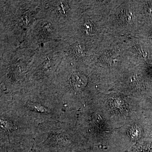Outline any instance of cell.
<instances>
[{"label":"cell","instance_id":"cell-1","mask_svg":"<svg viewBox=\"0 0 152 152\" xmlns=\"http://www.w3.org/2000/svg\"><path fill=\"white\" fill-rule=\"evenodd\" d=\"M7 97L14 110L38 125L61 121L66 110L61 97L52 93H30Z\"/></svg>","mask_w":152,"mask_h":152},{"label":"cell","instance_id":"cell-2","mask_svg":"<svg viewBox=\"0 0 152 152\" xmlns=\"http://www.w3.org/2000/svg\"><path fill=\"white\" fill-rule=\"evenodd\" d=\"M0 122V144L34 146L38 124L14 110L5 95L1 97Z\"/></svg>","mask_w":152,"mask_h":152},{"label":"cell","instance_id":"cell-3","mask_svg":"<svg viewBox=\"0 0 152 152\" xmlns=\"http://www.w3.org/2000/svg\"><path fill=\"white\" fill-rule=\"evenodd\" d=\"M78 136L73 124L61 121L41 123L32 152H74Z\"/></svg>","mask_w":152,"mask_h":152},{"label":"cell","instance_id":"cell-4","mask_svg":"<svg viewBox=\"0 0 152 152\" xmlns=\"http://www.w3.org/2000/svg\"><path fill=\"white\" fill-rule=\"evenodd\" d=\"M33 147L22 144L5 143L1 144V152H31Z\"/></svg>","mask_w":152,"mask_h":152},{"label":"cell","instance_id":"cell-5","mask_svg":"<svg viewBox=\"0 0 152 152\" xmlns=\"http://www.w3.org/2000/svg\"><path fill=\"white\" fill-rule=\"evenodd\" d=\"M120 18L124 22H130L134 18V13L130 10H124L120 14Z\"/></svg>","mask_w":152,"mask_h":152},{"label":"cell","instance_id":"cell-6","mask_svg":"<svg viewBox=\"0 0 152 152\" xmlns=\"http://www.w3.org/2000/svg\"><path fill=\"white\" fill-rule=\"evenodd\" d=\"M103 59L106 62H107L108 63H113L114 61H116L114 59H117L114 57V54L112 53H109L105 54L103 56Z\"/></svg>","mask_w":152,"mask_h":152},{"label":"cell","instance_id":"cell-7","mask_svg":"<svg viewBox=\"0 0 152 152\" xmlns=\"http://www.w3.org/2000/svg\"><path fill=\"white\" fill-rule=\"evenodd\" d=\"M85 29V31L87 33L90 34L93 31V24L91 23L90 22H86L84 25Z\"/></svg>","mask_w":152,"mask_h":152},{"label":"cell","instance_id":"cell-8","mask_svg":"<svg viewBox=\"0 0 152 152\" xmlns=\"http://www.w3.org/2000/svg\"><path fill=\"white\" fill-rule=\"evenodd\" d=\"M83 48H81L80 45H76L74 48V54L77 56H79L83 55Z\"/></svg>","mask_w":152,"mask_h":152},{"label":"cell","instance_id":"cell-9","mask_svg":"<svg viewBox=\"0 0 152 152\" xmlns=\"http://www.w3.org/2000/svg\"><path fill=\"white\" fill-rule=\"evenodd\" d=\"M146 12L148 15L152 16V3L148 4L145 8Z\"/></svg>","mask_w":152,"mask_h":152}]
</instances>
